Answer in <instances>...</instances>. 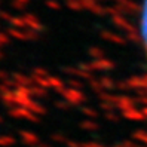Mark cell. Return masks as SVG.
Segmentation results:
<instances>
[{"label":"cell","mask_w":147,"mask_h":147,"mask_svg":"<svg viewBox=\"0 0 147 147\" xmlns=\"http://www.w3.org/2000/svg\"><path fill=\"white\" fill-rule=\"evenodd\" d=\"M140 36L143 42V48L147 58V0L141 3V13H140Z\"/></svg>","instance_id":"6da1fadb"}]
</instances>
